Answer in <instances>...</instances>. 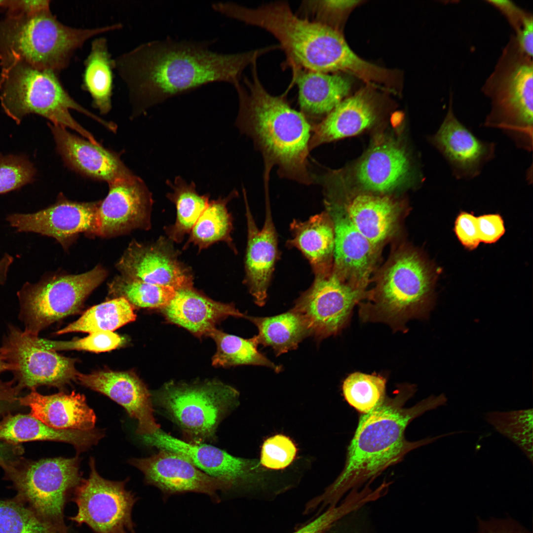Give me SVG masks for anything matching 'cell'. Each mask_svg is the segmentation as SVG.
<instances>
[{"label": "cell", "instance_id": "b9f144b4", "mask_svg": "<svg viewBox=\"0 0 533 533\" xmlns=\"http://www.w3.org/2000/svg\"><path fill=\"white\" fill-rule=\"evenodd\" d=\"M0 533H57L14 497L0 500Z\"/></svg>", "mask_w": 533, "mask_h": 533}, {"label": "cell", "instance_id": "680465c9", "mask_svg": "<svg viewBox=\"0 0 533 533\" xmlns=\"http://www.w3.org/2000/svg\"><path fill=\"white\" fill-rule=\"evenodd\" d=\"M17 396L13 395L0 394V415L4 414L18 403Z\"/></svg>", "mask_w": 533, "mask_h": 533}, {"label": "cell", "instance_id": "db71d44e", "mask_svg": "<svg viewBox=\"0 0 533 533\" xmlns=\"http://www.w3.org/2000/svg\"><path fill=\"white\" fill-rule=\"evenodd\" d=\"M533 16L529 15L521 27L516 32L515 40L519 50L527 56L532 57L533 52Z\"/></svg>", "mask_w": 533, "mask_h": 533}, {"label": "cell", "instance_id": "d4e9b609", "mask_svg": "<svg viewBox=\"0 0 533 533\" xmlns=\"http://www.w3.org/2000/svg\"><path fill=\"white\" fill-rule=\"evenodd\" d=\"M18 398L20 405L28 407L31 414L49 427L58 429L88 431L94 429L96 417L83 394L73 391L43 395L36 389Z\"/></svg>", "mask_w": 533, "mask_h": 533}, {"label": "cell", "instance_id": "5bb4252c", "mask_svg": "<svg viewBox=\"0 0 533 533\" xmlns=\"http://www.w3.org/2000/svg\"><path fill=\"white\" fill-rule=\"evenodd\" d=\"M367 292L355 289L332 271L315 277L292 310L305 321L309 335L321 341L339 334L349 324L354 307L366 299Z\"/></svg>", "mask_w": 533, "mask_h": 533}, {"label": "cell", "instance_id": "f6af8a7d", "mask_svg": "<svg viewBox=\"0 0 533 533\" xmlns=\"http://www.w3.org/2000/svg\"><path fill=\"white\" fill-rule=\"evenodd\" d=\"M297 452L295 444L289 437L277 434L268 438L263 443L260 462L266 468L282 469L291 464Z\"/></svg>", "mask_w": 533, "mask_h": 533}, {"label": "cell", "instance_id": "6da1fadb", "mask_svg": "<svg viewBox=\"0 0 533 533\" xmlns=\"http://www.w3.org/2000/svg\"><path fill=\"white\" fill-rule=\"evenodd\" d=\"M213 40L168 38L139 44L114 58L134 114L203 85H235L243 71L265 53L263 48L237 53L213 51Z\"/></svg>", "mask_w": 533, "mask_h": 533}, {"label": "cell", "instance_id": "44dd1931", "mask_svg": "<svg viewBox=\"0 0 533 533\" xmlns=\"http://www.w3.org/2000/svg\"><path fill=\"white\" fill-rule=\"evenodd\" d=\"M76 381L103 394L122 406L137 421L136 433L151 435L160 429L153 414L151 394L144 383L133 372L101 371L78 373Z\"/></svg>", "mask_w": 533, "mask_h": 533}, {"label": "cell", "instance_id": "83f0119b", "mask_svg": "<svg viewBox=\"0 0 533 533\" xmlns=\"http://www.w3.org/2000/svg\"><path fill=\"white\" fill-rule=\"evenodd\" d=\"M293 80L297 84L301 113L307 118L326 116L349 93L351 82L338 73L293 69Z\"/></svg>", "mask_w": 533, "mask_h": 533}, {"label": "cell", "instance_id": "f35d334b", "mask_svg": "<svg viewBox=\"0 0 533 533\" xmlns=\"http://www.w3.org/2000/svg\"><path fill=\"white\" fill-rule=\"evenodd\" d=\"M108 286L111 296L123 298L133 307L163 308L176 294L171 287L134 280L121 275L115 276Z\"/></svg>", "mask_w": 533, "mask_h": 533}, {"label": "cell", "instance_id": "f5cc1de1", "mask_svg": "<svg viewBox=\"0 0 533 533\" xmlns=\"http://www.w3.org/2000/svg\"><path fill=\"white\" fill-rule=\"evenodd\" d=\"M489 3L499 9L507 18L517 32L529 15L509 0H490Z\"/></svg>", "mask_w": 533, "mask_h": 533}, {"label": "cell", "instance_id": "4dcf8cb0", "mask_svg": "<svg viewBox=\"0 0 533 533\" xmlns=\"http://www.w3.org/2000/svg\"><path fill=\"white\" fill-rule=\"evenodd\" d=\"M409 162L404 151L391 142L372 148L359 163L357 177L369 190L385 192L394 190L407 179Z\"/></svg>", "mask_w": 533, "mask_h": 533}, {"label": "cell", "instance_id": "bcb514c9", "mask_svg": "<svg viewBox=\"0 0 533 533\" xmlns=\"http://www.w3.org/2000/svg\"><path fill=\"white\" fill-rule=\"evenodd\" d=\"M359 0H308L301 4L302 17L331 27L338 15L355 6Z\"/></svg>", "mask_w": 533, "mask_h": 533}, {"label": "cell", "instance_id": "1f68e13d", "mask_svg": "<svg viewBox=\"0 0 533 533\" xmlns=\"http://www.w3.org/2000/svg\"><path fill=\"white\" fill-rule=\"evenodd\" d=\"M102 432L58 429L44 424L30 414L8 415L0 421V440L19 444L36 440H50L70 443L78 451L96 444L103 437Z\"/></svg>", "mask_w": 533, "mask_h": 533}, {"label": "cell", "instance_id": "5b68a950", "mask_svg": "<svg viewBox=\"0 0 533 533\" xmlns=\"http://www.w3.org/2000/svg\"><path fill=\"white\" fill-rule=\"evenodd\" d=\"M415 250L396 253L379 273L375 287L367 292V303H360L363 322H380L394 332H406L413 319H426L434 304L435 274Z\"/></svg>", "mask_w": 533, "mask_h": 533}, {"label": "cell", "instance_id": "91938a15", "mask_svg": "<svg viewBox=\"0 0 533 533\" xmlns=\"http://www.w3.org/2000/svg\"><path fill=\"white\" fill-rule=\"evenodd\" d=\"M7 0H0V7H3L6 3Z\"/></svg>", "mask_w": 533, "mask_h": 533}, {"label": "cell", "instance_id": "7dc6e473", "mask_svg": "<svg viewBox=\"0 0 533 533\" xmlns=\"http://www.w3.org/2000/svg\"><path fill=\"white\" fill-rule=\"evenodd\" d=\"M355 506L350 499H344L339 505L329 507L315 518L298 526L292 533H324L335 524L351 512Z\"/></svg>", "mask_w": 533, "mask_h": 533}, {"label": "cell", "instance_id": "e575fe53", "mask_svg": "<svg viewBox=\"0 0 533 533\" xmlns=\"http://www.w3.org/2000/svg\"><path fill=\"white\" fill-rule=\"evenodd\" d=\"M166 183L171 189L166 196L175 205L176 219L173 225L166 227L164 229L169 240L180 243L186 234L190 233L207 207L210 195L200 194L194 182L189 183L180 176L173 181L167 180Z\"/></svg>", "mask_w": 533, "mask_h": 533}, {"label": "cell", "instance_id": "2e32d148", "mask_svg": "<svg viewBox=\"0 0 533 533\" xmlns=\"http://www.w3.org/2000/svg\"><path fill=\"white\" fill-rule=\"evenodd\" d=\"M130 462L143 473L146 483L158 488L165 498L190 492L206 495L218 503L219 492H230L227 483L204 473L173 452L159 450L150 457L134 458Z\"/></svg>", "mask_w": 533, "mask_h": 533}, {"label": "cell", "instance_id": "7c38bea8", "mask_svg": "<svg viewBox=\"0 0 533 533\" xmlns=\"http://www.w3.org/2000/svg\"><path fill=\"white\" fill-rule=\"evenodd\" d=\"M107 273L97 266L79 274L50 275L36 283H24L17 292L19 318L24 324V331L38 336L53 323L78 312Z\"/></svg>", "mask_w": 533, "mask_h": 533}, {"label": "cell", "instance_id": "4fadbf2b", "mask_svg": "<svg viewBox=\"0 0 533 533\" xmlns=\"http://www.w3.org/2000/svg\"><path fill=\"white\" fill-rule=\"evenodd\" d=\"M88 478L74 492L72 501L77 511L69 519L87 525L95 533H136L132 510L138 497L125 488L126 481H113L101 477L94 458L89 461Z\"/></svg>", "mask_w": 533, "mask_h": 533}, {"label": "cell", "instance_id": "7a4b0ae2", "mask_svg": "<svg viewBox=\"0 0 533 533\" xmlns=\"http://www.w3.org/2000/svg\"><path fill=\"white\" fill-rule=\"evenodd\" d=\"M216 11L263 29L280 43L293 69L326 73L346 72L366 80L374 65L357 55L336 29L294 13L286 1L248 7L227 1L212 4Z\"/></svg>", "mask_w": 533, "mask_h": 533}, {"label": "cell", "instance_id": "277c9868", "mask_svg": "<svg viewBox=\"0 0 533 533\" xmlns=\"http://www.w3.org/2000/svg\"><path fill=\"white\" fill-rule=\"evenodd\" d=\"M415 387L404 384L393 398H387L368 413L361 416L348 448L345 465L338 478L311 503L322 511L336 506L350 489L375 478L397 462L405 450V430L410 421L423 413L441 406L434 395L423 400L411 411L404 401Z\"/></svg>", "mask_w": 533, "mask_h": 533}, {"label": "cell", "instance_id": "cb8c5ba5", "mask_svg": "<svg viewBox=\"0 0 533 533\" xmlns=\"http://www.w3.org/2000/svg\"><path fill=\"white\" fill-rule=\"evenodd\" d=\"M57 150L66 164L92 178L110 183L133 173L114 153L71 133L67 128L49 124Z\"/></svg>", "mask_w": 533, "mask_h": 533}, {"label": "cell", "instance_id": "ab89813d", "mask_svg": "<svg viewBox=\"0 0 533 533\" xmlns=\"http://www.w3.org/2000/svg\"><path fill=\"white\" fill-rule=\"evenodd\" d=\"M484 419L498 433L515 444L533 462V409L490 411Z\"/></svg>", "mask_w": 533, "mask_h": 533}, {"label": "cell", "instance_id": "c3c4849f", "mask_svg": "<svg viewBox=\"0 0 533 533\" xmlns=\"http://www.w3.org/2000/svg\"><path fill=\"white\" fill-rule=\"evenodd\" d=\"M454 230L458 240L466 249L472 250L478 246L480 241L477 217L473 214L460 213L456 220Z\"/></svg>", "mask_w": 533, "mask_h": 533}, {"label": "cell", "instance_id": "9c48e42d", "mask_svg": "<svg viewBox=\"0 0 533 533\" xmlns=\"http://www.w3.org/2000/svg\"><path fill=\"white\" fill-rule=\"evenodd\" d=\"M16 491L14 497L57 533H68L64 509L82 480L79 458L54 457L3 468Z\"/></svg>", "mask_w": 533, "mask_h": 533}, {"label": "cell", "instance_id": "74e56055", "mask_svg": "<svg viewBox=\"0 0 533 533\" xmlns=\"http://www.w3.org/2000/svg\"><path fill=\"white\" fill-rule=\"evenodd\" d=\"M215 341L217 351L212 360L216 366L229 367L241 365L262 366L276 372L282 367L275 364L257 349L254 337L246 339L228 334L216 328L209 334Z\"/></svg>", "mask_w": 533, "mask_h": 533}, {"label": "cell", "instance_id": "9a60e30c", "mask_svg": "<svg viewBox=\"0 0 533 533\" xmlns=\"http://www.w3.org/2000/svg\"><path fill=\"white\" fill-rule=\"evenodd\" d=\"M38 336L9 325L2 347L13 366L15 390L18 394L24 388L31 390L41 385L61 387L76 380L78 372L75 360L47 349Z\"/></svg>", "mask_w": 533, "mask_h": 533}, {"label": "cell", "instance_id": "ffe728a7", "mask_svg": "<svg viewBox=\"0 0 533 533\" xmlns=\"http://www.w3.org/2000/svg\"><path fill=\"white\" fill-rule=\"evenodd\" d=\"M325 203L335 231L332 272L353 288L365 291L378 248L354 227L343 206L328 198Z\"/></svg>", "mask_w": 533, "mask_h": 533}, {"label": "cell", "instance_id": "d6a6232c", "mask_svg": "<svg viewBox=\"0 0 533 533\" xmlns=\"http://www.w3.org/2000/svg\"><path fill=\"white\" fill-rule=\"evenodd\" d=\"M114 71L107 39L101 36L94 38L84 62L82 87L91 96L94 107L102 114L112 109Z\"/></svg>", "mask_w": 533, "mask_h": 533}, {"label": "cell", "instance_id": "f1b7e54d", "mask_svg": "<svg viewBox=\"0 0 533 533\" xmlns=\"http://www.w3.org/2000/svg\"><path fill=\"white\" fill-rule=\"evenodd\" d=\"M376 114L365 93L344 98L320 122L312 126L309 151L326 143L356 135L370 126Z\"/></svg>", "mask_w": 533, "mask_h": 533}, {"label": "cell", "instance_id": "52a82bcc", "mask_svg": "<svg viewBox=\"0 0 533 533\" xmlns=\"http://www.w3.org/2000/svg\"><path fill=\"white\" fill-rule=\"evenodd\" d=\"M107 26L79 28L59 21L50 9L6 16L0 20V56H13L57 74L68 67L75 52L91 38L108 33Z\"/></svg>", "mask_w": 533, "mask_h": 533}, {"label": "cell", "instance_id": "836d02e7", "mask_svg": "<svg viewBox=\"0 0 533 533\" xmlns=\"http://www.w3.org/2000/svg\"><path fill=\"white\" fill-rule=\"evenodd\" d=\"M258 328L254 336L257 344L269 346L276 355L295 349L306 336H309L302 317L291 309L270 317L246 316Z\"/></svg>", "mask_w": 533, "mask_h": 533}, {"label": "cell", "instance_id": "60d3db41", "mask_svg": "<svg viewBox=\"0 0 533 533\" xmlns=\"http://www.w3.org/2000/svg\"><path fill=\"white\" fill-rule=\"evenodd\" d=\"M386 380L383 376L354 372L343 381L342 389L347 402L358 411L371 412L385 398Z\"/></svg>", "mask_w": 533, "mask_h": 533}, {"label": "cell", "instance_id": "ee69618b", "mask_svg": "<svg viewBox=\"0 0 533 533\" xmlns=\"http://www.w3.org/2000/svg\"><path fill=\"white\" fill-rule=\"evenodd\" d=\"M36 170L24 156L0 155V194L17 189L31 182Z\"/></svg>", "mask_w": 533, "mask_h": 533}, {"label": "cell", "instance_id": "8fae6325", "mask_svg": "<svg viewBox=\"0 0 533 533\" xmlns=\"http://www.w3.org/2000/svg\"><path fill=\"white\" fill-rule=\"evenodd\" d=\"M239 392L217 381L169 382L156 394L158 405L188 437L195 441L214 438L217 427L238 403Z\"/></svg>", "mask_w": 533, "mask_h": 533}, {"label": "cell", "instance_id": "603a6c76", "mask_svg": "<svg viewBox=\"0 0 533 533\" xmlns=\"http://www.w3.org/2000/svg\"><path fill=\"white\" fill-rule=\"evenodd\" d=\"M432 141L457 179L477 176L495 154L494 143L480 140L457 118L451 99L446 117Z\"/></svg>", "mask_w": 533, "mask_h": 533}, {"label": "cell", "instance_id": "6f0895ef", "mask_svg": "<svg viewBox=\"0 0 533 533\" xmlns=\"http://www.w3.org/2000/svg\"><path fill=\"white\" fill-rule=\"evenodd\" d=\"M13 262V257L8 254H5L0 259V285L4 284L6 281L8 272Z\"/></svg>", "mask_w": 533, "mask_h": 533}, {"label": "cell", "instance_id": "f546056e", "mask_svg": "<svg viewBox=\"0 0 533 533\" xmlns=\"http://www.w3.org/2000/svg\"><path fill=\"white\" fill-rule=\"evenodd\" d=\"M354 227L375 247H378L394 232L400 208L387 196L361 194L343 206Z\"/></svg>", "mask_w": 533, "mask_h": 533}, {"label": "cell", "instance_id": "30bf717a", "mask_svg": "<svg viewBox=\"0 0 533 533\" xmlns=\"http://www.w3.org/2000/svg\"><path fill=\"white\" fill-rule=\"evenodd\" d=\"M140 437L148 446L185 457L204 473L227 483L230 492L237 495L270 501L282 493L270 485L266 471L258 459L234 457L206 444L186 442L160 429Z\"/></svg>", "mask_w": 533, "mask_h": 533}, {"label": "cell", "instance_id": "d6986e66", "mask_svg": "<svg viewBox=\"0 0 533 533\" xmlns=\"http://www.w3.org/2000/svg\"><path fill=\"white\" fill-rule=\"evenodd\" d=\"M100 201L78 202L63 198L33 213H13L6 217L19 232H32L52 237L64 247L80 233L97 235Z\"/></svg>", "mask_w": 533, "mask_h": 533}, {"label": "cell", "instance_id": "4316f807", "mask_svg": "<svg viewBox=\"0 0 533 533\" xmlns=\"http://www.w3.org/2000/svg\"><path fill=\"white\" fill-rule=\"evenodd\" d=\"M292 237L287 240L289 248L299 250L309 262L316 276L332 272L335 247L333 221L325 211L305 221L294 220L290 224Z\"/></svg>", "mask_w": 533, "mask_h": 533}, {"label": "cell", "instance_id": "7402d4cb", "mask_svg": "<svg viewBox=\"0 0 533 533\" xmlns=\"http://www.w3.org/2000/svg\"><path fill=\"white\" fill-rule=\"evenodd\" d=\"M247 225V244L245 259L244 281L254 302L263 306L274 266L279 257L277 236L271 216L268 197L266 200V215L263 227L256 224L244 190Z\"/></svg>", "mask_w": 533, "mask_h": 533}, {"label": "cell", "instance_id": "7bdbcfd3", "mask_svg": "<svg viewBox=\"0 0 533 533\" xmlns=\"http://www.w3.org/2000/svg\"><path fill=\"white\" fill-rule=\"evenodd\" d=\"M38 340L42 346L56 352L77 350L100 352L116 348L122 345L124 339L113 332L103 331L92 333L85 338L71 341H54L40 338Z\"/></svg>", "mask_w": 533, "mask_h": 533}, {"label": "cell", "instance_id": "11a10c76", "mask_svg": "<svg viewBox=\"0 0 533 533\" xmlns=\"http://www.w3.org/2000/svg\"><path fill=\"white\" fill-rule=\"evenodd\" d=\"M24 449L19 444L0 440V466L4 467L20 462Z\"/></svg>", "mask_w": 533, "mask_h": 533}, {"label": "cell", "instance_id": "484cf974", "mask_svg": "<svg viewBox=\"0 0 533 533\" xmlns=\"http://www.w3.org/2000/svg\"><path fill=\"white\" fill-rule=\"evenodd\" d=\"M163 311L170 322L199 337L208 336L215 325L228 316L246 317L232 304L210 299L193 287L176 290V294Z\"/></svg>", "mask_w": 533, "mask_h": 533}, {"label": "cell", "instance_id": "9f6ffc18", "mask_svg": "<svg viewBox=\"0 0 533 533\" xmlns=\"http://www.w3.org/2000/svg\"><path fill=\"white\" fill-rule=\"evenodd\" d=\"M13 366L8 361L4 350L2 347L0 348V375L6 371H13ZM14 380L8 382H3L0 379V394L18 395L15 386Z\"/></svg>", "mask_w": 533, "mask_h": 533}, {"label": "cell", "instance_id": "681fc988", "mask_svg": "<svg viewBox=\"0 0 533 533\" xmlns=\"http://www.w3.org/2000/svg\"><path fill=\"white\" fill-rule=\"evenodd\" d=\"M477 223L480 242L488 244L495 243L505 233L503 220L498 214L477 217Z\"/></svg>", "mask_w": 533, "mask_h": 533}, {"label": "cell", "instance_id": "8d00e7d4", "mask_svg": "<svg viewBox=\"0 0 533 533\" xmlns=\"http://www.w3.org/2000/svg\"><path fill=\"white\" fill-rule=\"evenodd\" d=\"M136 317L134 307L125 299L115 298L90 308L77 320L57 331L56 334L113 332L134 321Z\"/></svg>", "mask_w": 533, "mask_h": 533}, {"label": "cell", "instance_id": "e0dca14e", "mask_svg": "<svg viewBox=\"0 0 533 533\" xmlns=\"http://www.w3.org/2000/svg\"><path fill=\"white\" fill-rule=\"evenodd\" d=\"M97 212V235L111 237L135 229H150L153 200L144 182L132 174L110 183Z\"/></svg>", "mask_w": 533, "mask_h": 533}, {"label": "cell", "instance_id": "d590c367", "mask_svg": "<svg viewBox=\"0 0 533 533\" xmlns=\"http://www.w3.org/2000/svg\"><path fill=\"white\" fill-rule=\"evenodd\" d=\"M236 193L232 191L226 197L209 201L190 231L185 248L192 243L201 251L216 242L224 241L236 252L230 235L232 218L227 208L228 202Z\"/></svg>", "mask_w": 533, "mask_h": 533}, {"label": "cell", "instance_id": "816d5d0a", "mask_svg": "<svg viewBox=\"0 0 533 533\" xmlns=\"http://www.w3.org/2000/svg\"><path fill=\"white\" fill-rule=\"evenodd\" d=\"M3 8L6 9V16L28 14L50 9V1L7 0Z\"/></svg>", "mask_w": 533, "mask_h": 533}, {"label": "cell", "instance_id": "f907efd6", "mask_svg": "<svg viewBox=\"0 0 533 533\" xmlns=\"http://www.w3.org/2000/svg\"><path fill=\"white\" fill-rule=\"evenodd\" d=\"M477 533H531L525 527L512 519L491 518L484 521L478 518Z\"/></svg>", "mask_w": 533, "mask_h": 533}, {"label": "cell", "instance_id": "ba28073f", "mask_svg": "<svg viewBox=\"0 0 533 533\" xmlns=\"http://www.w3.org/2000/svg\"><path fill=\"white\" fill-rule=\"evenodd\" d=\"M533 73L532 58L513 39L487 83L492 109L484 123L502 129L528 151L533 147Z\"/></svg>", "mask_w": 533, "mask_h": 533}, {"label": "cell", "instance_id": "8992f818", "mask_svg": "<svg viewBox=\"0 0 533 533\" xmlns=\"http://www.w3.org/2000/svg\"><path fill=\"white\" fill-rule=\"evenodd\" d=\"M0 100L5 113L19 123L26 115L36 114L57 124L76 131L94 144L93 136L72 116L76 110L101 123H111L79 105L62 85L57 73L33 67L13 56H0Z\"/></svg>", "mask_w": 533, "mask_h": 533}, {"label": "cell", "instance_id": "ac0fdd59", "mask_svg": "<svg viewBox=\"0 0 533 533\" xmlns=\"http://www.w3.org/2000/svg\"><path fill=\"white\" fill-rule=\"evenodd\" d=\"M121 275L146 283L171 287L175 290L193 287L190 269L179 259V252L168 238L152 243L133 241L116 264Z\"/></svg>", "mask_w": 533, "mask_h": 533}, {"label": "cell", "instance_id": "3957f363", "mask_svg": "<svg viewBox=\"0 0 533 533\" xmlns=\"http://www.w3.org/2000/svg\"><path fill=\"white\" fill-rule=\"evenodd\" d=\"M250 78L234 86L239 100L235 122L250 137L264 159L265 179L273 166L281 177L309 185L314 178L308 169L312 127L307 118L291 108L286 94L274 96L259 77L257 62L251 65Z\"/></svg>", "mask_w": 533, "mask_h": 533}]
</instances>
